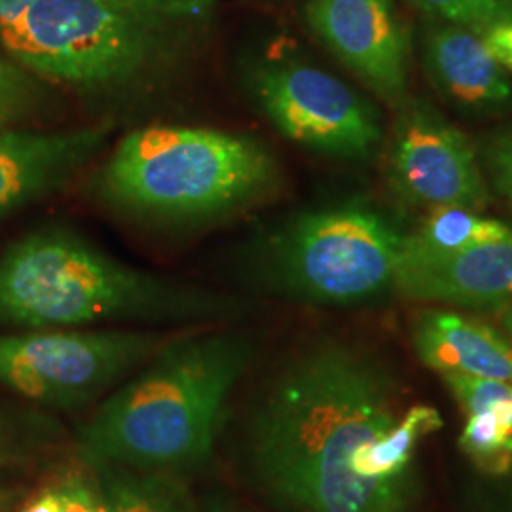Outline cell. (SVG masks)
Instances as JSON below:
<instances>
[{
    "label": "cell",
    "instance_id": "6da1fadb",
    "mask_svg": "<svg viewBox=\"0 0 512 512\" xmlns=\"http://www.w3.org/2000/svg\"><path fill=\"white\" fill-rule=\"evenodd\" d=\"M408 408L403 384L376 355L342 340L315 342L245 406L236 469L281 512H414L418 497L357 473Z\"/></svg>",
    "mask_w": 512,
    "mask_h": 512
},
{
    "label": "cell",
    "instance_id": "7a4b0ae2",
    "mask_svg": "<svg viewBox=\"0 0 512 512\" xmlns=\"http://www.w3.org/2000/svg\"><path fill=\"white\" fill-rule=\"evenodd\" d=\"M253 355V338L236 329L175 334L101 399L78 433L82 456L184 476L202 467Z\"/></svg>",
    "mask_w": 512,
    "mask_h": 512
},
{
    "label": "cell",
    "instance_id": "3957f363",
    "mask_svg": "<svg viewBox=\"0 0 512 512\" xmlns=\"http://www.w3.org/2000/svg\"><path fill=\"white\" fill-rule=\"evenodd\" d=\"M243 311L234 296L137 270L67 232L23 239L0 260V319L19 327H207Z\"/></svg>",
    "mask_w": 512,
    "mask_h": 512
},
{
    "label": "cell",
    "instance_id": "277c9868",
    "mask_svg": "<svg viewBox=\"0 0 512 512\" xmlns=\"http://www.w3.org/2000/svg\"><path fill=\"white\" fill-rule=\"evenodd\" d=\"M272 152L247 135L152 126L118 141L97 190L116 211L162 224L226 219L264 200L277 184Z\"/></svg>",
    "mask_w": 512,
    "mask_h": 512
},
{
    "label": "cell",
    "instance_id": "5b68a950",
    "mask_svg": "<svg viewBox=\"0 0 512 512\" xmlns=\"http://www.w3.org/2000/svg\"><path fill=\"white\" fill-rule=\"evenodd\" d=\"M188 29L154 0H35L0 44L23 69L103 97L148 84Z\"/></svg>",
    "mask_w": 512,
    "mask_h": 512
},
{
    "label": "cell",
    "instance_id": "8992f818",
    "mask_svg": "<svg viewBox=\"0 0 512 512\" xmlns=\"http://www.w3.org/2000/svg\"><path fill=\"white\" fill-rule=\"evenodd\" d=\"M404 236L363 205L306 213L262 249L260 275L275 293L321 306H355L395 289Z\"/></svg>",
    "mask_w": 512,
    "mask_h": 512
},
{
    "label": "cell",
    "instance_id": "52a82bcc",
    "mask_svg": "<svg viewBox=\"0 0 512 512\" xmlns=\"http://www.w3.org/2000/svg\"><path fill=\"white\" fill-rule=\"evenodd\" d=\"M171 338L126 329H40L0 336V384L38 403L80 408L107 397Z\"/></svg>",
    "mask_w": 512,
    "mask_h": 512
},
{
    "label": "cell",
    "instance_id": "ba28073f",
    "mask_svg": "<svg viewBox=\"0 0 512 512\" xmlns=\"http://www.w3.org/2000/svg\"><path fill=\"white\" fill-rule=\"evenodd\" d=\"M256 107L296 145L344 160L384 141L378 112L342 80L298 61L258 63L247 76Z\"/></svg>",
    "mask_w": 512,
    "mask_h": 512
},
{
    "label": "cell",
    "instance_id": "9c48e42d",
    "mask_svg": "<svg viewBox=\"0 0 512 512\" xmlns=\"http://www.w3.org/2000/svg\"><path fill=\"white\" fill-rule=\"evenodd\" d=\"M401 107L389 148V179L395 194L429 211L482 209L490 194L471 141L427 105Z\"/></svg>",
    "mask_w": 512,
    "mask_h": 512
},
{
    "label": "cell",
    "instance_id": "30bf717a",
    "mask_svg": "<svg viewBox=\"0 0 512 512\" xmlns=\"http://www.w3.org/2000/svg\"><path fill=\"white\" fill-rule=\"evenodd\" d=\"M313 35L389 105L406 103L410 33L393 0H308Z\"/></svg>",
    "mask_w": 512,
    "mask_h": 512
},
{
    "label": "cell",
    "instance_id": "8fae6325",
    "mask_svg": "<svg viewBox=\"0 0 512 512\" xmlns=\"http://www.w3.org/2000/svg\"><path fill=\"white\" fill-rule=\"evenodd\" d=\"M395 291L421 302L503 310L512 304V236L444 255L403 247Z\"/></svg>",
    "mask_w": 512,
    "mask_h": 512
},
{
    "label": "cell",
    "instance_id": "7c38bea8",
    "mask_svg": "<svg viewBox=\"0 0 512 512\" xmlns=\"http://www.w3.org/2000/svg\"><path fill=\"white\" fill-rule=\"evenodd\" d=\"M110 126L0 133V217L54 192L107 147Z\"/></svg>",
    "mask_w": 512,
    "mask_h": 512
},
{
    "label": "cell",
    "instance_id": "4fadbf2b",
    "mask_svg": "<svg viewBox=\"0 0 512 512\" xmlns=\"http://www.w3.org/2000/svg\"><path fill=\"white\" fill-rule=\"evenodd\" d=\"M425 69L435 88L459 109L497 114L512 107V82L480 35L437 25L425 38Z\"/></svg>",
    "mask_w": 512,
    "mask_h": 512
},
{
    "label": "cell",
    "instance_id": "5bb4252c",
    "mask_svg": "<svg viewBox=\"0 0 512 512\" xmlns=\"http://www.w3.org/2000/svg\"><path fill=\"white\" fill-rule=\"evenodd\" d=\"M421 363L446 374L492 378L512 384V344L480 319L450 310H425L412 325Z\"/></svg>",
    "mask_w": 512,
    "mask_h": 512
},
{
    "label": "cell",
    "instance_id": "9a60e30c",
    "mask_svg": "<svg viewBox=\"0 0 512 512\" xmlns=\"http://www.w3.org/2000/svg\"><path fill=\"white\" fill-rule=\"evenodd\" d=\"M107 512H202L184 475L92 465Z\"/></svg>",
    "mask_w": 512,
    "mask_h": 512
},
{
    "label": "cell",
    "instance_id": "2e32d148",
    "mask_svg": "<svg viewBox=\"0 0 512 512\" xmlns=\"http://www.w3.org/2000/svg\"><path fill=\"white\" fill-rule=\"evenodd\" d=\"M512 236V228L494 219H484L463 207H440L429 211L420 230L403 239V247L421 253H456L461 249Z\"/></svg>",
    "mask_w": 512,
    "mask_h": 512
},
{
    "label": "cell",
    "instance_id": "e0dca14e",
    "mask_svg": "<svg viewBox=\"0 0 512 512\" xmlns=\"http://www.w3.org/2000/svg\"><path fill=\"white\" fill-rule=\"evenodd\" d=\"M459 448L490 476L512 471V399L465 416Z\"/></svg>",
    "mask_w": 512,
    "mask_h": 512
},
{
    "label": "cell",
    "instance_id": "ac0fdd59",
    "mask_svg": "<svg viewBox=\"0 0 512 512\" xmlns=\"http://www.w3.org/2000/svg\"><path fill=\"white\" fill-rule=\"evenodd\" d=\"M421 10L484 37L499 25H512V0H412Z\"/></svg>",
    "mask_w": 512,
    "mask_h": 512
},
{
    "label": "cell",
    "instance_id": "d6986e66",
    "mask_svg": "<svg viewBox=\"0 0 512 512\" xmlns=\"http://www.w3.org/2000/svg\"><path fill=\"white\" fill-rule=\"evenodd\" d=\"M19 512H107V505L95 478L73 473L40 490Z\"/></svg>",
    "mask_w": 512,
    "mask_h": 512
},
{
    "label": "cell",
    "instance_id": "ffe728a7",
    "mask_svg": "<svg viewBox=\"0 0 512 512\" xmlns=\"http://www.w3.org/2000/svg\"><path fill=\"white\" fill-rule=\"evenodd\" d=\"M484 165L497 194L512 207V128L495 133L486 143Z\"/></svg>",
    "mask_w": 512,
    "mask_h": 512
},
{
    "label": "cell",
    "instance_id": "44dd1931",
    "mask_svg": "<svg viewBox=\"0 0 512 512\" xmlns=\"http://www.w3.org/2000/svg\"><path fill=\"white\" fill-rule=\"evenodd\" d=\"M33 99L31 80L0 57V124L16 118Z\"/></svg>",
    "mask_w": 512,
    "mask_h": 512
},
{
    "label": "cell",
    "instance_id": "7402d4cb",
    "mask_svg": "<svg viewBox=\"0 0 512 512\" xmlns=\"http://www.w3.org/2000/svg\"><path fill=\"white\" fill-rule=\"evenodd\" d=\"M154 4L167 18L190 27L194 23H205L213 12L215 0H154Z\"/></svg>",
    "mask_w": 512,
    "mask_h": 512
},
{
    "label": "cell",
    "instance_id": "603a6c76",
    "mask_svg": "<svg viewBox=\"0 0 512 512\" xmlns=\"http://www.w3.org/2000/svg\"><path fill=\"white\" fill-rule=\"evenodd\" d=\"M482 40L503 69L512 71V25H499L490 29Z\"/></svg>",
    "mask_w": 512,
    "mask_h": 512
},
{
    "label": "cell",
    "instance_id": "cb8c5ba5",
    "mask_svg": "<svg viewBox=\"0 0 512 512\" xmlns=\"http://www.w3.org/2000/svg\"><path fill=\"white\" fill-rule=\"evenodd\" d=\"M33 2L35 0H0V40L18 27Z\"/></svg>",
    "mask_w": 512,
    "mask_h": 512
},
{
    "label": "cell",
    "instance_id": "d4e9b609",
    "mask_svg": "<svg viewBox=\"0 0 512 512\" xmlns=\"http://www.w3.org/2000/svg\"><path fill=\"white\" fill-rule=\"evenodd\" d=\"M202 512H234V507L226 495L213 494L207 497V501H203Z\"/></svg>",
    "mask_w": 512,
    "mask_h": 512
},
{
    "label": "cell",
    "instance_id": "484cf974",
    "mask_svg": "<svg viewBox=\"0 0 512 512\" xmlns=\"http://www.w3.org/2000/svg\"><path fill=\"white\" fill-rule=\"evenodd\" d=\"M501 325H503L507 340L512 344V304L501 310Z\"/></svg>",
    "mask_w": 512,
    "mask_h": 512
},
{
    "label": "cell",
    "instance_id": "4316f807",
    "mask_svg": "<svg viewBox=\"0 0 512 512\" xmlns=\"http://www.w3.org/2000/svg\"><path fill=\"white\" fill-rule=\"evenodd\" d=\"M14 497H16L14 492H10V490H0V512L6 511V509L12 505Z\"/></svg>",
    "mask_w": 512,
    "mask_h": 512
},
{
    "label": "cell",
    "instance_id": "83f0119b",
    "mask_svg": "<svg viewBox=\"0 0 512 512\" xmlns=\"http://www.w3.org/2000/svg\"><path fill=\"white\" fill-rule=\"evenodd\" d=\"M262 2H277V0H262Z\"/></svg>",
    "mask_w": 512,
    "mask_h": 512
},
{
    "label": "cell",
    "instance_id": "f1b7e54d",
    "mask_svg": "<svg viewBox=\"0 0 512 512\" xmlns=\"http://www.w3.org/2000/svg\"><path fill=\"white\" fill-rule=\"evenodd\" d=\"M511 497H512V495H511ZM505 512H512V505H511V507H509V509H507V511H505Z\"/></svg>",
    "mask_w": 512,
    "mask_h": 512
},
{
    "label": "cell",
    "instance_id": "f546056e",
    "mask_svg": "<svg viewBox=\"0 0 512 512\" xmlns=\"http://www.w3.org/2000/svg\"><path fill=\"white\" fill-rule=\"evenodd\" d=\"M245 512H256V511H245Z\"/></svg>",
    "mask_w": 512,
    "mask_h": 512
}]
</instances>
